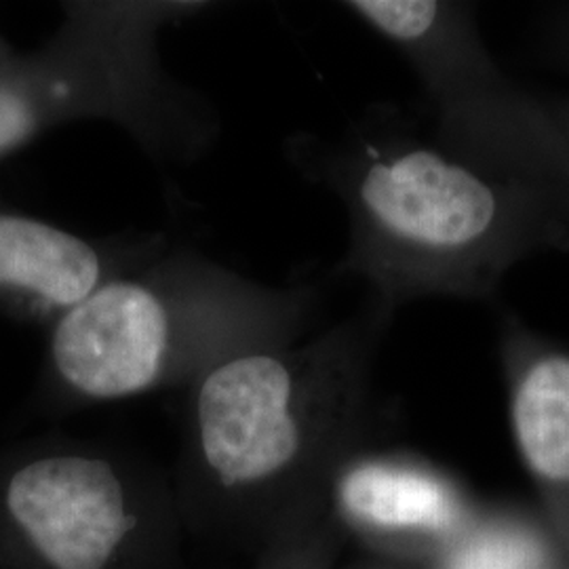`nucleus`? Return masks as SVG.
Masks as SVG:
<instances>
[{
  "mask_svg": "<svg viewBox=\"0 0 569 569\" xmlns=\"http://www.w3.org/2000/svg\"><path fill=\"white\" fill-rule=\"evenodd\" d=\"M287 157L345 207L336 268L399 312L411 302L496 300L512 268L569 249V199L427 133L380 103L333 138L298 133Z\"/></svg>",
  "mask_w": 569,
  "mask_h": 569,
  "instance_id": "obj_1",
  "label": "nucleus"
},
{
  "mask_svg": "<svg viewBox=\"0 0 569 569\" xmlns=\"http://www.w3.org/2000/svg\"><path fill=\"white\" fill-rule=\"evenodd\" d=\"M395 317L367 296L345 319L230 357L188 387L169 472L188 536L256 555L291 510L326 491L367 439L373 363Z\"/></svg>",
  "mask_w": 569,
  "mask_h": 569,
  "instance_id": "obj_2",
  "label": "nucleus"
},
{
  "mask_svg": "<svg viewBox=\"0 0 569 569\" xmlns=\"http://www.w3.org/2000/svg\"><path fill=\"white\" fill-rule=\"evenodd\" d=\"M319 300L310 281L262 283L171 244L47 331L32 406L58 418L188 388L230 357L305 338Z\"/></svg>",
  "mask_w": 569,
  "mask_h": 569,
  "instance_id": "obj_3",
  "label": "nucleus"
},
{
  "mask_svg": "<svg viewBox=\"0 0 569 569\" xmlns=\"http://www.w3.org/2000/svg\"><path fill=\"white\" fill-rule=\"evenodd\" d=\"M192 0L61 2V23L0 72V161L47 131L112 122L157 163L194 161L218 121L209 102L164 68V28L207 11Z\"/></svg>",
  "mask_w": 569,
  "mask_h": 569,
  "instance_id": "obj_4",
  "label": "nucleus"
},
{
  "mask_svg": "<svg viewBox=\"0 0 569 569\" xmlns=\"http://www.w3.org/2000/svg\"><path fill=\"white\" fill-rule=\"evenodd\" d=\"M169 472L110 441L0 446V569H190Z\"/></svg>",
  "mask_w": 569,
  "mask_h": 569,
  "instance_id": "obj_5",
  "label": "nucleus"
},
{
  "mask_svg": "<svg viewBox=\"0 0 569 569\" xmlns=\"http://www.w3.org/2000/svg\"><path fill=\"white\" fill-rule=\"evenodd\" d=\"M346 11L411 66L432 110V133L462 152L569 199L566 102H545L489 56L475 7L456 0H348Z\"/></svg>",
  "mask_w": 569,
  "mask_h": 569,
  "instance_id": "obj_6",
  "label": "nucleus"
},
{
  "mask_svg": "<svg viewBox=\"0 0 569 569\" xmlns=\"http://www.w3.org/2000/svg\"><path fill=\"white\" fill-rule=\"evenodd\" d=\"M169 247L163 232L84 237L0 203V317L49 331L100 287Z\"/></svg>",
  "mask_w": 569,
  "mask_h": 569,
  "instance_id": "obj_7",
  "label": "nucleus"
},
{
  "mask_svg": "<svg viewBox=\"0 0 569 569\" xmlns=\"http://www.w3.org/2000/svg\"><path fill=\"white\" fill-rule=\"evenodd\" d=\"M331 515L373 536L443 533L458 523L460 502L448 479L401 451L350 449L327 481Z\"/></svg>",
  "mask_w": 569,
  "mask_h": 569,
  "instance_id": "obj_8",
  "label": "nucleus"
},
{
  "mask_svg": "<svg viewBox=\"0 0 569 569\" xmlns=\"http://www.w3.org/2000/svg\"><path fill=\"white\" fill-rule=\"evenodd\" d=\"M498 336L517 451L540 486L569 491V346L512 310L500 312Z\"/></svg>",
  "mask_w": 569,
  "mask_h": 569,
  "instance_id": "obj_9",
  "label": "nucleus"
},
{
  "mask_svg": "<svg viewBox=\"0 0 569 569\" xmlns=\"http://www.w3.org/2000/svg\"><path fill=\"white\" fill-rule=\"evenodd\" d=\"M336 529L327 493L291 510L256 550L253 569H329Z\"/></svg>",
  "mask_w": 569,
  "mask_h": 569,
  "instance_id": "obj_10",
  "label": "nucleus"
},
{
  "mask_svg": "<svg viewBox=\"0 0 569 569\" xmlns=\"http://www.w3.org/2000/svg\"><path fill=\"white\" fill-rule=\"evenodd\" d=\"M552 41L559 49V56L569 63V4L561 7V9H555Z\"/></svg>",
  "mask_w": 569,
  "mask_h": 569,
  "instance_id": "obj_11",
  "label": "nucleus"
},
{
  "mask_svg": "<svg viewBox=\"0 0 569 569\" xmlns=\"http://www.w3.org/2000/svg\"><path fill=\"white\" fill-rule=\"evenodd\" d=\"M21 53L16 51V47L7 41L4 37H0V72L7 70L9 66H13L16 61L20 60Z\"/></svg>",
  "mask_w": 569,
  "mask_h": 569,
  "instance_id": "obj_12",
  "label": "nucleus"
},
{
  "mask_svg": "<svg viewBox=\"0 0 569 569\" xmlns=\"http://www.w3.org/2000/svg\"><path fill=\"white\" fill-rule=\"evenodd\" d=\"M568 119H569V103H568Z\"/></svg>",
  "mask_w": 569,
  "mask_h": 569,
  "instance_id": "obj_13",
  "label": "nucleus"
}]
</instances>
